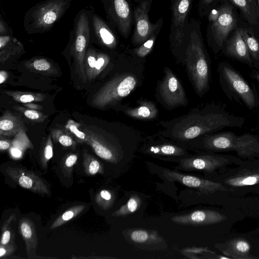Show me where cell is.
I'll list each match as a JSON object with an SVG mask.
<instances>
[{"label": "cell", "mask_w": 259, "mask_h": 259, "mask_svg": "<svg viewBox=\"0 0 259 259\" xmlns=\"http://www.w3.org/2000/svg\"><path fill=\"white\" fill-rule=\"evenodd\" d=\"M73 0H44L30 8L23 19L24 30L29 34L50 31L63 16Z\"/></svg>", "instance_id": "cell-6"}, {"label": "cell", "mask_w": 259, "mask_h": 259, "mask_svg": "<svg viewBox=\"0 0 259 259\" xmlns=\"http://www.w3.org/2000/svg\"><path fill=\"white\" fill-rule=\"evenodd\" d=\"M13 34V31L10 28L5 20L1 16L0 18V35Z\"/></svg>", "instance_id": "cell-44"}, {"label": "cell", "mask_w": 259, "mask_h": 259, "mask_svg": "<svg viewBox=\"0 0 259 259\" xmlns=\"http://www.w3.org/2000/svg\"><path fill=\"white\" fill-rule=\"evenodd\" d=\"M218 0H199L197 8L198 15L207 17L210 10L217 4Z\"/></svg>", "instance_id": "cell-40"}, {"label": "cell", "mask_w": 259, "mask_h": 259, "mask_svg": "<svg viewBox=\"0 0 259 259\" xmlns=\"http://www.w3.org/2000/svg\"><path fill=\"white\" fill-rule=\"evenodd\" d=\"M130 239L136 243H148L161 241V237L154 231L143 229H135L128 233Z\"/></svg>", "instance_id": "cell-29"}, {"label": "cell", "mask_w": 259, "mask_h": 259, "mask_svg": "<svg viewBox=\"0 0 259 259\" xmlns=\"http://www.w3.org/2000/svg\"><path fill=\"white\" fill-rule=\"evenodd\" d=\"M193 0H171V19L169 35L171 52L177 57L181 48L185 27L188 22V15Z\"/></svg>", "instance_id": "cell-11"}, {"label": "cell", "mask_w": 259, "mask_h": 259, "mask_svg": "<svg viewBox=\"0 0 259 259\" xmlns=\"http://www.w3.org/2000/svg\"><path fill=\"white\" fill-rule=\"evenodd\" d=\"M26 65L29 70L33 72L47 75H55L58 73L53 64L44 58L31 59L26 62Z\"/></svg>", "instance_id": "cell-28"}, {"label": "cell", "mask_w": 259, "mask_h": 259, "mask_svg": "<svg viewBox=\"0 0 259 259\" xmlns=\"http://www.w3.org/2000/svg\"><path fill=\"white\" fill-rule=\"evenodd\" d=\"M87 142L95 153L103 159L116 162L122 154L125 145L136 144L142 138L141 132L128 124L113 123L109 128L81 124Z\"/></svg>", "instance_id": "cell-4"}, {"label": "cell", "mask_w": 259, "mask_h": 259, "mask_svg": "<svg viewBox=\"0 0 259 259\" xmlns=\"http://www.w3.org/2000/svg\"><path fill=\"white\" fill-rule=\"evenodd\" d=\"M176 59L186 66L189 79L195 93L202 97L209 88V64L199 20H189Z\"/></svg>", "instance_id": "cell-3"}, {"label": "cell", "mask_w": 259, "mask_h": 259, "mask_svg": "<svg viewBox=\"0 0 259 259\" xmlns=\"http://www.w3.org/2000/svg\"><path fill=\"white\" fill-rule=\"evenodd\" d=\"M0 119L1 136H16L22 130H25V126L21 119L10 111H5Z\"/></svg>", "instance_id": "cell-24"}, {"label": "cell", "mask_w": 259, "mask_h": 259, "mask_svg": "<svg viewBox=\"0 0 259 259\" xmlns=\"http://www.w3.org/2000/svg\"><path fill=\"white\" fill-rule=\"evenodd\" d=\"M8 77V73L4 70H1L0 71V83H3L7 80Z\"/></svg>", "instance_id": "cell-52"}, {"label": "cell", "mask_w": 259, "mask_h": 259, "mask_svg": "<svg viewBox=\"0 0 259 259\" xmlns=\"http://www.w3.org/2000/svg\"><path fill=\"white\" fill-rule=\"evenodd\" d=\"M7 95L11 97L15 101L22 103L39 102L44 100L46 95L40 93L32 92H19L14 91H4Z\"/></svg>", "instance_id": "cell-31"}, {"label": "cell", "mask_w": 259, "mask_h": 259, "mask_svg": "<svg viewBox=\"0 0 259 259\" xmlns=\"http://www.w3.org/2000/svg\"><path fill=\"white\" fill-rule=\"evenodd\" d=\"M227 159L210 155H202L183 158L180 161V166L187 170H203L211 172L224 165Z\"/></svg>", "instance_id": "cell-20"}, {"label": "cell", "mask_w": 259, "mask_h": 259, "mask_svg": "<svg viewBox=\"0 0 259 259\" xmlns=\"http://www.w3.org/2000/svg\"><path fill=\"white\" fill-rule=\"evenodd\" d=\"M141 204L140 198L137 195L131 196L126 204L113 213L112 215L122 217L128 215L137 211Z\"/></svg>", "instance_id": "cell-34"}, {"label": "cell", "mask_w": 259, "mask_h": 259, "mask_svg": "<svg viewBox=\"0 0 259 259\" xmlns=\"http://www.w3.org/2000/svg\"><path fill=\"white\" fill-rule=\"evenodd\" d=\"M249 243L244 238H235L231 240L226 250L223 252L232 258L247 259L254 258L249 256Z\"/></svg>", "instance_id": "cell-27"}, {"label": "cell", "mask_w": 259, "mask_h": 259, "mask_svg": "<svg viewBox=\"0 0 259 259\" xmlns=\"http://www.w3.org/2000/svg\"><path fill=\"white\" fill-rule=\"evenodd\" d=\"M10 146L9 142L6 140H1L0 141V149L1 150H5L8 149Z\"/></svg>", "instance_id": "cell-49"}, {"label": "cell", "mask_w": 259, "mask_h": 259, "mask_svg": "<svg viewBox=\"0 0 259 259\" xmlns=\"http://www.w3.org/2000/svg\"><path fill=\"white\" fill-rule=\"evenodd\" d=\"M13 251V246H4L3 245H1L0 257H2L5 256H7L10 253H12Z\"/></svg>", "instance_id": "cell-47"}, {"label": "cell", "mask_w": 259, "mask_h": 259, "mask_svg": "<svg viewBox=\"0 0 259 259\" xmlns=\"http://www.w3.org/2000/svg\"><path fill=\"white\" fill-rule=\"evenodd\" d=\"M259 183V173L238 176L226 179L225 183L233 187H245Z\"/></svg>", "instance_id": "cell-32"}, {"label": "cell", "mask_w": 259, "mask_h": 259, "mask_svg": "<svg viewBox=\"0 0 259 259\" xmlns=\"http://www.w3.org/2000/svg\"><path fill=\"white\" fill-rule=\"evenodd\" d=\"M97 51L92 47H89L84 61V71L87 80L91 81L94 79V73L97 60Z\"/></svg>", "instance_id": "cell-33"}, {"label": "cell", "mask_w": 259, "mask_h": 259, "mask_svg": "<svg viewBox=\"0 0 259 259\" xmlns=\"http://www.w3.org/2000/svg\"><path fill=\"white\" fill-rule=\"evenodd\" d=\"M222 72L228 84L240 97L250 109L255 106L254 94L248 83L235 71L228 66L222 67Z\"/></svg>", "instance_id": "cell-17"}, {"label": "cell", "mask_w": 259, "mask_h": 259, "mask_svg": "<svg viewBox=\"0 0 259 259\" xmlns=\"http://www.w3.org/2000/svg\"><path fill=\"white\" fill-rule=\"evenodd\" d=\"M145 62L134 58L128 53L122 54L117 70L95 93L92 105L100 109H117L122 101L143 83Z\"/></svg>", "instance_id": "cell-2"}, {"label": "cell", "mask_w": 259, "mask_h": 259, "mask_svg": "<svg viewBox=\"0 0 259 259\" xmlns=\"http://www.w3.org/2000/svg\"><path fill=\"white\" fill-rule=\"evenodd\" d=\"M132 0H101L109 24L124 38L128 37L134 25Z\"/></svg>", "instance_id": "cell-10"}, {"label": "cell", "mask_w": 259, "mask_h": 259, "mask_svg": "<svg viewBox=\"0 0 259 259\" xmlns=\"http://www.w3.org/2000/svg\"><path fill=\"white\" fill-rule=\"evenodd\" d=\"M227 55L245 62H252L250 55L238 26L225 41L222 48Z\"/></svg>", "instance_id": "cell-21"}, {"label": "cell", "mask_w": 259, "mask_h": 259, "mask_svg": "<svg viewBox=\"0 0 259 259\" xmlns=\"http://www.w3.org/2000/svg\"><path fill=\"white\" fill-rule=\"evenodd\" d=\"M84 162L88 164V172L91 175H94L100 170V165L99 161L94 157L88 154L86 152H83Z\"/></svg>", "instance_id": "cell-42"}, {"label": "cell", "mask_w": 259, "mask_h": 259, "mask_svg": "<svg viewBox=\"0 0 259 259\" xmlns=\"http://www.w3.org/2000/svg\"><path fill=\"white\" fill-rule=\"evenodd\" d=\"M163 23L162 19L148 39L140 46L130 50L129 54L136 59L145 62V58L151 52Z\"/></svg>", "instance_id": "cell-26"}, {"label": "cell", "mask_w": 259, "mask_h": 259, "mask_svg": "<svg viewBox=\"0 0 259 259\" xmlns=\"http://www.w3.org/2000/svg\"><path fill=\"white\" fill-rule=\"evenodd\" d=\"M84 206L82 205H78L75 207H72L69 210L66 211L64 212L61 216L59 217L53 223L51 226V228H54L58 227L60 225H62L64 223L71 220L74 218L75 215L78 214L81 211H82Z\"/></svg>", "instance_id": "cell-38"}, {"label": "cell", "mask_w": 259, "mask_h": 259, "mask_svg": "<svg viewBox=\"0 0 259 259\" xmlns=\"http://www.w3.org/2000/svg\"><path fill=\"white\" fill-rule=\"evenodd\" d=\"M226 219L225 215L215 211L197 210L188 214L174 216L171 220L180 225L204 226L217 224Z\"/></svg>", "instance_id": "cell-16"}, {"label": "cell", "mask_w": 259, "mask_h": 259, "mask_svg": "<svg viewBox=\"0 0 259 259\" xmlns=\"http://www.w3.org/2000/svg\"><path fill=\"white\" fill-rule=\"evenodd\" d=\"M135 2H137V3H139L140 1H141L142 0H134Z\"/></svg>", "instance_id": "cell-55"}, {"label": "cell", "mask_w": 259, "mask_h": 259, "mask_svg": "<svg viewBox=\"0 0 259 259\" xmlns=\"http://www.w3.org/2000/svg\"><path fill=\"white\" fill-rule=\"evenodd\" d=\"M21 234L26 243L27 251L37 246L36 236L32 223L28 220L23 219L20 222Z\"/></svg>", "instance_id": "cell-30"}, {"label": "cell", "mask_w": 259, "mask_h": 259, "mask_svg": "<svg viewBox=\"0 0 259 259\" xmlns=\"http://www.w3.org/2000/svg\"><path fill=\"white\" fill-rule=\"evenodd\" d=\"M13 147L19 149H23L26 147H32V145L27 137L25 130H22L17 134L13 142Z\"/></svg>", "instance_id": "cell-41"}, {"label": "cell", "mask_w": 259, "mask_h": 259, "mask_svg": "<svg viewBox=\"0 0 259 259\" xmlns=\"http://www.w3.org/2000/svg\"><path fill=\"white\" fill-rule=\"evenodd\" d=\"M186 144L211 150H234L241 157H248L259 152V142L248 134L238 136L230 132L210 133Z\"/></svg>", "instance_id": "cell-7"}, {"label": "cell", "mask_w": 259, "mask_h": 259, "mask_svg": "<svg viewBox=\"0 0 259 259\" xmlns=\"http://www.w3.org/2000/svg\"><path fill=\"white\" fill-rule=\"evenodd\" d=\"M53 156V144L51 138L49 135L46 141L44 147L41 154V160L44 164L46 163Z\"/></svg>", "instance_id": "cell-43"}, {"label": "cell", "mask_w": 259, "mask_h": 259, "mask_svg": "<svg viewBox=\"0 0 259 259\" xmlns=\"http://www.w3.org/2000/svg\"><path fill=\"white\" fill-rule=\"evenodd\" d=\"M100 195L104 200L111 202L112 195L109 191L106 190H102L100 193Z\"/></svg>", "instance_id": "cell-48"}, {"label": "cell", "mask_w": 259, "mask_h": 259, "mask_svg": "<svg viewBox=\"0 0 259 259\" xmlns=\"http://www.w3.org/2000/svg\"><path fill=\"white\" fill-rule=\"evenodd\" d=\"M183 145L172 140L169 141L167 138L156 133L146 138L142 150L149 154L180 156L187 154L186 147Z\"/></svg>", "instance_id": "cell-14"}, {"label": "cell", "mask_w": 259, "mask_h": 259, "mask_svg": "<svg viewBox=\"0 0 259 259\" xmlns=\"http://www.w3.org/2000/svg\"><path fill=\"white\" fill-rule=\"evenodd\" d=\"M24 52L23 45L12 34L0 35V61L2 63Z\"/></svg>", "instance_id": "cell-23"}, {"label": "cell", "mask_w": 259, "mask_h": 259, "mask_svg": "<svg viewBox=\"0 0 259 259\" xmlns=\"http://www.w3.org/2000/svg\"><path fill=\"white\" fill-rule=\"evenodd\" d=\"M219 258L220 259H230L231 258V257H228V256H220L219 257Z\"/></svg>", "instance_id": "cell-53"}, {"label": "cell", "mask_w": 259, "mask_h": 259, "mask_svg": "<svg viewBox=\"0 0 259 259\" xmlns=\"http://www.w3.org/2000/svg\"><path fill=\"white\" fill-rule=\"evenodd\" d=\"M8 175L21 187L30 191L48 194L49 189L44 182L34 174L18 168H8Z\"/></svg>", "instance_id": "cell-19"}, {"label": "cell", "mask_w": 259, "mask_h": 259, "mask_svg": "<svg viewBox=\"0 0 259 259\" xmlns=\"http://www.w3.org/2000/svg\"><path fill=\"white\" fill-rule=\"evenodd\" d=\"M238 28L250 55L254 59H259V38L252 28L241 17Z\"/></svg>", "instance_id": "cell-25"}, {"label": "cell", "mask_w": 259, "mask_h": 259, "mask_svg": "<svg viewBox=\"0 0 259 259\" xmlns=\"http://www.w3.org/2000/svg\"><path fill=\"white\" fill-rule=\"evenodd\" d=\"M81 124L76 122L72 119H69L65 126L67 131L70 132L77 139L78 143H82L87 142L85 134L81 130Z\"/></svg>", "instance_id": "cell-37"}, {"label": "cell", "mask_w": 259, "mask_h": 259, "mask_svg": "<svg viewBox=\"0 0 259 259\" xmlns=\"http://www.w3.org/2000/svg\"><path fill=\"white\" fill-rule=\"evenodd\" d=\"M111 60V57L107 53L97 51V60L94 73V79L112 64Z\"/></svg>", "instance_id": "cell-36"}, {"label": "cell", "mask_w": 259, "mask_h": 259, "mask_svg": "<svg viewBox=\"0 0 259 259\" xmlns=\"http://www.w3.org/2000/svg\"><path fill=\"white\" fill-rule=\"evenodd\" d=\"M238 10L241 19L253 29L257 24L258 7L257 0H227Z\"/></svg>", "instance_id": "cell-22"}, {"label": "cell", "mask_w": 259, "mask_h": 259, "mask_svg": "<svg viewBox=\"0 0 259 259\" xmlns=\"http://www.w3.org/2000/svg\"><path fill=\"white\" fill-rule=\"evenodd\" d=\"M153 0H142L133 8L134 30L131 42L137 47L145 42L160 23L162 17L156 23L150 21L149 13Z\"/></svg>", "instance_id": "cell-12"}, {"label": "cell", "mask_w": 259, "mask_h": 259, "mask_svg": "<svg viewBox=\"0 0 259 259\" xmlns=\"http://www.w3.org/2000/svg\"><path fill=\"white\" fill-rule=\"evenodd\" d=\"M77 159V156L75 154H71L68 156L65 161V166L68 167H72L76 162Z\"/></svg>", "instance_id": "cell-46"}, {"label": "cell", "mask_w": 259, "mask_h": 259, "mask_svg": "<svg viewBox=\"0 0 259 259\" xmlns=\"http://www.w3.org/2000/svg\"><path fill=\"white\" fill-rule=\"evenodd\" d=\"M89 19L90 27V41L94 40L101 46L113 50L118 45L115 30L108 22L89 10Z\"/></svg>", "instance_id": "cell-13"}, {"label": "cell", "mask_w": 259, "mask_h": 259, "mask_svg": "<svg viewBox=\"0 0 259 259\" xmlns=\"http://www.w3.org/2000/svg\"><path fill=\"white\" fill-rule=\"evenodd\" d=\"M14 108L22 113L27 118L36 122H42L47 117L46 115L37 110L29 109L19 106H15Z\"/></svg>", "instance_id": "cell-39"}, {"label": "cell", "mask_w": 259, "mask_h": 259, "mask_svg": "<svg viewBox=\"0 0 259 259\" xmlns=\"http://www.w3.org/2000/svg\"><path fill=\"white\" fill-rule=\"evenodd\" d=\"M136 103L137 106L135 107L121 104L117 110H120L127 116L135 120L149 121L157 118L159 111L154 102L141 98L137 100Z\"/></svg>", "instance_id": "cell-18"}, {"label": "cell", "mask_w": 259, "mask_h": 259, "mask_svg": "<svg viewBox=\"0 0 259 259\" xmlns=\"http://www.w3.org/2000/svg\"><path fill=\"white\" fill-rule=\"evenodd\" d=\"M70 53L73 58L75 70L82 82L87 81L84 67L87 50L90 42L89 10L83 8L76 15L70 33Z\"/></svg>", "instance_id": "cell-8"}, {"label": "cell", "mask_w": 259, "mask_h": 259, "mask_svg": "<svg viewBox=\"0 0 259 259\" xmlns=\"http://www.w3.org/2000/svg\"><path fill=\"white\" fill-rule=\"evenodd\" d=\"M159 124L163 130L158 134L184 144L218 130L236 125L229 116L210 106L191 109L181 116L160 121Z\"/></svg>", "instance_id": "cell-1"}, {"label": "cell", "mask_w": 259, "mask_h": 259, "mask_svg": "<svg viewBox=\"0 0 259 259\" xmlns=\"http://www.w3.org/2000/svg\"><path fill=\"white\" fill-rule=\"evenodd\" d=\"M256 78L257 80L259 81V73L256 75Z\"/></svg>", "instance_id": "cell-54"}, {"label": "cell", "mask_w": 259, "mask_h": 259, "mask_svg": "<svg viewBox=\"0 0 259 259\" xmlns=\"http://www.w3.org/2000/svg\"><path fill=\"white\" fill-rule=\"evenodd\" d=\"M258 7V19L257 23L255 27L253 29L255 34L259 38V0H257Z\"/></svg>", "instance_id": "cell-50"}, {"label": "cell", "mask_w": 259, "mask_h": 259, "mask_svg": "<svg viewBox=\"0 0 259 259\" xmlns=\"http://www.w3.org/2000/svg\"><path fill=\"white\" fill-rule=\"evenodd\" d=\"M207 17V42L213 52L218 53L229 35L238 27L240 19L239 13L227 0H218Z\"/></svg>", "instance_id": "cell-5"}, {"label": "cell", "mask_w": 259, "mask_h": 259, "mask_svg": "<svg viewBox=\"0 0 259 259\" xmlns=\"http://www.w3.org/2000/svg\"><path fill=\"white\" fill-rule=\"evenodd\" d=\"M163 72L162 79L157 81L155 92L156 100L169 111L186 107L189 100L180 79L169 67H164Z\"/></svg>", "instance_id": "cell-9"}, {"label": "cell", "mask_w": 259, "mask_h": 259, "mask_svg": "<svg viewBox=\"0 0 259 259\" xmlns=\"http://www.w3.org/2000/svg\"><path fill=\"white\" fill-rule=\"evenodd\" d=\"M11 235V232L9 230H3L1 244L3 245H7L10 241Z\"/></svg>", "instance_id": "cell-45"}, {"label": "cell", "mask_w": 259, "mask_h": 259, "mask_svg": "<svg viewBox=\"0 0 259 259\" xmlns=\"http://www.w3.org/2000/svg\"><path fill=\"white\" fill-rule=\"evenodd\" d=\"M163 176L169 181H176L188 187L196 188L204 194H212L218 191H227L221 183L187 175L169 169L163 170Z\"/></svg>", "instance_id": "cell-15"}, {"label": "cell", "mask_w": 259, "mask_h": 259, "mask_svg": "<svg viewBox=\"0 0 259 259\" xmlns=\"http://www.w3.org/2000/svg\"><path fill=\"white\" fill-rule=\"evenodd\" d=\"M12 155L15 157H19L22 155V151L15 147H13L11 150Z\"/></svg>", "instance_id": "cell-51"}, {"label": "cell", "mask_w": 259, "mask_h": 259, "mask_svg": "<svg viewBox=\"0 0 259 259\" xmlns=\"http://www.w3.org/2000/svg\"><path fill=\"white\" fill-rule=\"evenodd\" d=\"M51 134L55 141L64 147H71L75 144L72 137L66 131L55 128L52 131Z\"/></svg>", "instance_id": "cell-35"}]
</instances>
